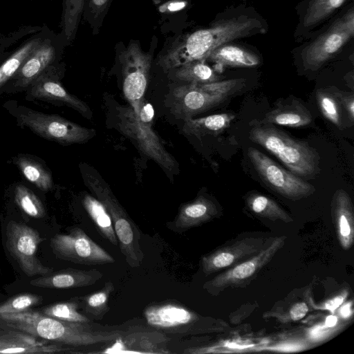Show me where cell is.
<instances>
[{
  "mask_svg": "<svg viewBox=\"0 0 354 354\" xmlns=\"http://www.w3.org/2000/svg\"><path fill=\"white\" fill-rule=\"evenodd\" d=\"M266 21L253 8L240 6L225 10L211 25L189 35L160 60L166 70L177 68L196 60L205 62L216 47L234 40L265 34Z\"/></svg>",
  "mask_w": 354,
  "mask_h": 354,
  "instance_id": "cell-1",
  "label": "cell"
},
{
  "mask_svg": "<svg viewBox=\"0 0 354 354\" xmlns=\"http://www.w3.org/2000/svg\"><path fill=\"white\" fill-rule=\"evenodd\" d=\"M0 324L36 338L74 346L115 342L124 335L119 330H95L88 323L59 320L31 308L0 314Z\"/></svg>",
  "mask_w": 354,
  "mask_h": 354,
  "instance_id": "cell-2",
  "label": "cell"
},
{
  "mask_svg": "<svg viewBox=\"0 0 354 354\" xmlns=\"http://www.w3.org/2000/svg\"><path fill=\"white\" fill-rule=\"evenodd\" d=\"M249 138L274 154L298 176H315L319 171V156L305 140L292 138L271 125H254Z\"/></svg>",
  "mask_w": 354,
  "mask_h": 354,
  "instance_id": "cell-3",
  "label": "cell"
},
{
  "mask_svg": "<svg viewBox=\"0 0 354 354\" xmlns=\"http://www.w3.org/2000/svg\"><path fill=\"white\" fill-rule=\"evenodd\" d=\"M144 315L149 325L165 333L194 335L226 333L230 328L222 319L201 315L174 301L149 305Z\"/></svg>",
  "mask_w": 354,
  "mask_h": 354,
  "instance_id": "cell-4",
  "label": "cell"
},
{
  "mask_svg": "<svg viewBox=\"0 0 354 354\" xmlns=\"http://www.w3.org/2000/svg\"><path fill=\"white\" fill-rule=\"evenodd\" d=\"M86 186L104 205L112 220L122 253L131 267L139 266L143 252L140 245V233L122 208L109 187L93 174H84Z\"/></svg>",
  "mask_w": 354,
  "mask_h": 354,
  "instance_id": "cell-5",
  "label": "cell"
},
{
  "mask_svg": "<svg viewBox=\"0 0 354 354\" xmlns=\"http://www.w3.org/2000/svg\"><path fill=\"white\" fill-rule=\"evenodd\" d=\"M354 36V6L337 17L308 43L300 46L299 57L305 70L315 71L337 55Z\"/></svg>",
  "mask_w": 354,
  "mask_h": 354,
  "instance_id": "cell-6",
  "label": "cell"
},
{
  "mask_svg": "<svg viewBox=\"0 0 354 354\" xmlns=\"http://www.w3.org/2000/svg\"><path fill=\"white\" fill-rule=\"evenodd\" d=\"M245 80L230 79L206 84H191L173 91V110L187 119L206 111L224 102L239 90Z\"/></svg>",
  "mask_w": 354,
  "mask_h": 354,
  "instance_id": "cell-7",
  "label": "cell"
},
{
  "mask_svg": "<svg viewBox=\"0 0 354 354\" xmlns=\"http://www.w3.org/2000/svg\"><path fill=\"white\" fill-rule=\"evenodd\" d=\"M286 236H274L270 244L253 257L221 271L203 288L216 296L228 288L248 286L283 247Z\"/></svg>",
  "mask_w": 354,
  "mask_h": 354,
  "instance_id": "cell-8",
  "label": "cell"
},
{
  "mask_svg": "<svg viewBox=\"0 0 354 354\" xmlns=\"http://www.w3.org/2000/svg\"><path fill=\"white\" fill-rule=\"evenodd\" d=\"M19 123L38 136L61 145L86 142L96 131L74 123L56 114L27 110L18 115Z\"/></svg>",
  "mask_w": 354,
  "mask_h": 354,
  "instance_id": "cell-9",
  "label": "cell"
},
{
  "mask_svg": "<svg viewBox=\"0 0 354 354\" xmlns=\"http://www.w3.org/2000/svg\"><path fill=\"white\" fill-rule=\"evenodd\" d=\"M248 155L263 181L282 196L291 201H298L310 196L315 192L313 185L282 168L258 149L248 148Z\"/></svg>",
  "mask_w": 354,
  "mask_h": 354,
  "instance_id": "cell-10",
  "label": "cell"
},
{
  "mask_svg": "<svg viewBox=\"0 0 354 354\" xmlns=\"http://www.w3.org/2000/svg\"><path fill=\"white\" fill-rule=\"evenodd\" d=\"M118 115L120 131L141 152L167 171H173L176 168V160L165 149L152 129L151 122L140 120L131 106L122 108Z\"/></svg>",
  "mask_w": 354,
  "mask_h": 354,
  "instance_id": "cell-11",
  "label": "cell"
},
{
  "mask_svg": "<svg viewBox=\"0 0 354 354\" xmlns=\"http://www.w3.org/2000/svg\"><path fill=\"white\" fill-rule=\"evenodd\" d=\"M6 235L8 251L25 274L42 276L53 272L52 268L42 264L36 255L42 241L37 230L11 221L7 224Z\"/></svg>",
  "mask_w": 354,
  "mask_h": 354,
  "instance_id": "cell-12",
  "label": "cell"
},
{
  "mask_svg": "<svg viewBox=\"0 0 354 354\" xmlns=\"http://www.w3.org/2000/svg\"><path fill=\"white\" fill-rule=\"evenodd\" d=\"M274 238L265 234L237 237L203 255L201 261V270L205 275L223 271L257 254Z\"/></svg>",
  "mask_w": 354,
  "mask_h": 354,
  "instance_id": "cell-13",
  "label": "cell"
},
{
  "mask_svg": "<svg viewBox=\"0 0 354 354\" xmlns=\"http://www.w3.org/2000/svg\"><path fill=\"white\" fill-rule=\"evenodd\" d=\"M50 245L56 257L75 263L91 266L115 261L79 227L73 228L68 234L55 235Z\"/></svg>",
  "mask_w": 354,
  "mask_h": 354,
  "instance_id": "cell-14",
  "label": "cell"
},
{
  "mask_svg": "<svg viewBox=\"0 0 354 354\" xmlns=\"http://www.w3.org/2000/svg\"><path fill=\"white\" fill-rule=\"evenodd\" d=\"M151 62V55L144 53L137 44H129L123 52V93L137 115L147 87Z\"/></svg>",
  "mask_w": 354,
  "mask_h": 354,
  "instance_id": "cell-15",
  "label": "cell"
},
{
  "mask_svg": "<svg viewBox=\"0 0 354 354\" xmlns=\"http://www.w3.org/2000/svg\"><path fill=\"white\" fill-rule=\"evenodd\" d=\"M348 0H302L296 7L298 23L294 37L298 41L312 39L317 29Z\"/></svg>",
  "mask_w": 354,
  "mask_h": 354,
  "instance_id": "cell-16",
  "label": "cell"
},
{
  "mask_svg": "<svg viewBox=\"0 0 354 354\" xmlns=\"http://www.w3.org/2000/svg\"><path fill=\"white\" fill-rule=\"evenodd\" d=\"M28 91L29 97L64 104L75 109L85 118H92V111L88 106L76 96L69 93L57 80L50 77L47 69L30 84Z\"/></svg>",
  "mask_w": 354,
  "mask_h": 354,
  "instance_id": "cell-17",
  "label": "cell"
},
{
  "mask_svg": "<svg viewBox=\"0 0 354 354\" xmlns=\"http://www.w3.org/2000/svg\"><path fill=\"white\" fill-rule=\"evenodd\" d=\"M57 49L55 41L48 33L12 78L19 88L29 87L55 61Z\"/></svg>",
  "mask_w": 354,
  "mask_h": 354,
  "instance_id": "cell-18",
  "label": "cell"
},
{
  "mask_svg": "<svg viewBox=\"0 0 354 354\" xmlns=\"http://www.w3.org/2000/svg\"><path fill=\"white\" fill-rule=\"evenodd\" d=\"M221 214L220 209L213 201L199 196L183 205L175 219L167 224V227L177 232H183L209 222Z\"/></svg>",
  "mask_w": 354,
  "mask_h": 354,
  "instance_id": "cell-19",
  "label": "cell"
},
{
  "mask_svg": "<svg viewBox=\"0 0 354 354\" xmlns=\"http://www.w3.org/2000/svg\"><path fill=\"white\" fill-rule=\"evenodd\" d=\"M62 344H47L36 337L0 324V353H55L65 352Z\"/></svg>",
  "mask_w": 354,
  "mask_h": 354,
  "instance_id": "cell-20",
  "label": "cell"
},
{
  "mask_svg": "<svg viewBox=\"0 0 354 354\" xmlns=\"http://www.w3.org/2000/svg\"><path fill=\"white\" fill-rule=\"evenodd\" d=\"M331 216L339 244L343 250H350L354 242V211L351 198L342 189L333 196Z\"/></svg>",
  "mask_w": 354,
  "mask_h": 354,
  "instance_id": "cell-21",
  "label": "cell"
},
{
  "mask_svg": "<svg viewBox=\"0 0 354 354\" xmlns=\"http://www.w3.org/2000/svg\"><path fill=\"white\" fill-rule=\"evenodd\" d=\"M313 117L308 109L297 99L280 100L276 102L272 110L254 125L277 124L290 127H302L309 125Z\"/></svg>",
  "mask_w": 354,
  "mask_h": 354,
  "instance_id": "cell-22",
  "label": "cell"
},
{
  "mask_svg": "<svg viewBox=\"0 0 354 354\" xmlns=\"http://www.w3.org/2000/svg\"><path fill=\"white\" fill-rule=\"evenodd\" d=\"M102 277L97 270H81L68 268L42 275L30 281L33 286L46 288L65 289L92 285Z\"/></svg>",
  "mask_w": 354,
  "mask_h": 354,
  "instance_id": "cell-23",
  "label": "cell"
},
{
  "mask_svg": "<svg viewBox=\"0 0 354 354\" xmlns=\"http://www.w3.org/2000/svg\"><path fill=\"white\" fill-rule=\"evenodd\" d=\"M214 64V71L221 72L224 67L251 68L259 66V55L245 46L231 44H222L214 49L206 58Z\"/></svg>",
  "mask_w": 354,
  "mask_h": 354,
  "instance_id": "cell-24",
  "label": "cell"
},
{
  "mask_svg": "<svg viewBox=\"0 0 354 354\" xmlns=\"http://www.w3.org/2000/svg\"><path fill=\"white\" fill-rule=\"evenodd\" d=\"M141 337H139L136 333H132L122 338L115 340V344L112 346L111 351L106 353H126L127 349L129 348L128 353H169L168 351L165 350V348L162 347L165 344V336L160 333H140Z\"/></svg>",
  "mask_w": 354,
  "mask_h": 354,
  "instance_id": "cell-25",
  "label": "cell"
},
{
  "mask_svg": "<svg viewBox=\"0 0 354 354\" xmlns=\"http://www.w3.org/2000/svg\"><path fill=\"white\" fill-rule=\"evenodd\" d=\"M231 113H219L199 118L185 120L183 132L201 138L206 135H218L225 130L234 120Z\"/></svg>",
  "mask_w": 354,
  "mask_h": 354,
  "instance_id": "cell-26",
  "label": "cell"
},
{
  "mask_svg": "<svg viewBox=\"0 0 354 354\" xmlns=\"http://www.w3.org/2000/svg\"><path fill=\"white\" fill-rule=\"evenodd\" d=\"M43 29L25 41L0 66V88L11 80L28 56L41 44L47 35Z\"/></svg>",
  "mask_w": 354,
  "mask_h": 354,
  "instance_id": "cell-27",
  "label": "cell"
},
{
  "mask_svg": "<svg viewBox=\"0 0 354 354\" xmlns=\"http://www.w3.org/2000/svg\"><path fill=\"white\" fill-rule=\"evenodd\" d=\"M249 211L254 216L272 221H280L286 223L293 221V218L279 203L268 196L252 193L245 198Z\"/></svg>",
  "mask_w": 354,
  "mask_h": 354,
  "instance_id": "cell-28",
  "label": "cell"
},
{
  "mask_svg": "<svg viewBox=\"0 0 354 354\" xmlns=\"http://www.w3.org/2000/svg\"><path fill=\"white\" fill-rule=\"evenodd\" d=\"M82 204L102 236L111 244L117 245L118 241L112 220L104 205L98 199L88 194L84 195Z\"/></svg>",
  "mask_w": 354,
  "mask_h": 354,
  "instance_id": "cell-29",
  "label": "cell"
},
{
  "mask_svg": "<svg viewBox=\"0 0 354 354\" xmlns=\"http://www.w3.org/2000/svg\"><path fill=\"white\" fill-rule=\"evenodd\" d=\"M15 164L24 176L41 191L47 192L53 187L50 172L30 156L19 155L15 158Z\"/></svg>",
  "mask_w": 354,
  "mask_h": 354,
  "instance_id": "cell-30",
  "label": "cell"
},
{
  "mask_svg": "<svg viewBox=\"0 0 354 354\" xmlns=\"http://www.w3.org/2000/svg\"><path fill=\"white\" fill-rule=\"evenodd\" d=\"M175 75L180 80L191 84H206L221 79L216 71L203 60L192 61L177 68Z\"/></svg>",
  "mask_w": 354,
  "mask_h": 354,
  "instance_id": "cell-31",
  "label": "cell"
},
{
  "mask_svg": "<svg viewBox=\"0 0 354 354\" xmlns=\"http://www.w3.org/2000/svg\"><path fill=\"white\" fill-rule=\"evenodd\" d=\"M113 290V283L107 282L103 289L84 297L82 299L83 310L94 319H102L105 313L109 311V297Z\"/></svg>",
  "mask_w": 354,
  "mask_h": 354,
  "instance_id": "cell-32",
  "label": "cell"
},
{
  "mask_svg": "<svg viewBox=\"0 0 354 354\" xmlns=\"http://www.w3.org/2000/svg\"><path fill=\"white\" fill-rule=\"evenodd\" d=\"M85 0H64L62 33L67 41L74 37L84 7Z\"/></svg>",
  "mask_w": 354,
  "mask_h": 354,
  "instance_id": "cell-33",
  "label": "cell"
},
{
  "mask_svg": "<svg viewBox=\"0 0 354 354\" xmlns=\"http://www.w3.org/2000/svg\"><path fill=\"white\" fill-rule=\"evenodd\" d=\"M14 193L16 203L26 214L35 218L46 216V210L41 201L29 188L18 185L15 187Z\"/></svg>",
  "mask_w": 354,
  "mask_h": 354,
  "instance_id": "cell-34",
  "label": "cell"
},
{
  "mask_svg": "<svg viewBox=\"0 0 354 354\" xmlns=\"http://www.w3.org/2000/svg\"><path fill=\"white\" fill-rule=\"evenodd\" d=\"M75 301L59 302L48 305L40 310L44 315L63 321L90 323L91 320L78 311Z\"/></svg>",
  "mask_w": 354,
  "mask_h": 354,
  "instance_id": "cell-35",
  "label": "cell"
},
{
  "mask_svg": "<svg viewBox=\"0 0 354 354\" xmlns=\"http://www.w3.org/2000/svg\"><path fill=\"white\" fill-rule=\"evenodd\" d=\"M316 98L323 115L337 127L343 129L341 104L333 91L318 89Z\"/></svg>",
  "mask_w": 354,
  "mask_h": 354,
  "instance_id": "cell-36",
  "label": "cell"
},
{
  "mask_svg": "<svg viewBox=\"0 0 354 354\" xmlns=\"http://www.w3.org/2000/svg\"><path fill=\"white\" fill-rule=\"evenodd\" d=\"M42 300V297L37 295L20 294L0 304V314L22 312L39 304Z\"/></svg>",
  "mask_w": 354,
  "mask_h": 354,
  "instance_id": "cell-37",
  "label": "cell"
},
{
  "mask_svg": "<svg viewBox=\"0 0 354 354\" xmlns=\"http://www.w3.org/2000/svg\"><path fill=\"white\" fill-rule=\"evenodd\" d=\"M309 308L304 301L294 304L282 315H279L282 322H296L302 319L308 312Z\"/></svg>",
  "mask_w": 354,
  "mask_h": 354,
  "instance_id": "cell-38",
  "label": "cell"
},
{
  "mask_svg": "<svg viewBox=\"0 0 354 354\" xmlns=\"http://www.w3.org/2000/svg\"><path fill=\"white\" fill-rule=\"evenodd\" d=\"M337 100H339L341 106L346 111L349 120L351 122L354 120V95L352 93L339 91L338 89L332 90Z\"/></svg>",
  "mask_w": 354,
  "mask_h": 354,
  "instance_id": "cell-39",
  "label": "cell"
},
{
  "mask_svg": "<svg viewBox=\"0 0 354 354\" xmlns=\"http://www.w3.org/2000/svg\"><path fill=\"white\" fill-rule=\"evenodd\" d=\"M110 0H91L90 7L95 15H99L107 8Z\"/></svg>",
  "mask_w": 354,
  "mask_h": 354,
  "instance_id": "cell-40",
  "label": "cell"
},
{
  "mask_svg": "<svg viewBox=\"0 0 354 354\" xmlns=\"http://www.w3.org/2000/svg\"><path fill=\"white\" fill-rule=\"evenodd\" d=\"M185 2L175 1V2H173L170 4H169V6H167V10H169L170 11H175V10H180L181 8H183L185 6Z\"/></svg>",
  "mask_w": 354,
  "mask_h": 354,
  "instance_id": "cell-41",
  "label": "cell"
}]
</instances>
